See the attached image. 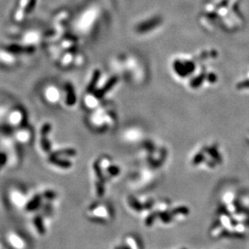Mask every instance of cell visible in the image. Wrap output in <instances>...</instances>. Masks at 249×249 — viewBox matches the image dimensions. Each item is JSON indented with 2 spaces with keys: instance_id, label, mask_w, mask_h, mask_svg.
<instances>
[{
  "instance_id": "6da1fadb",
  "label": "cell",
  "mask_w": 249,
  "mask_h": 249,
  "mask_svg": "<svg viewBox=\"0 0 249 249\" xmlns=\"http://www.w3.org/2000/svg\"><path fill=\"white\" fill-rule=\"evenodd\" d=\"M159 18H154V19H149L148 21H145L143 24H141L137 27V32L138 33H143L148 32V31L153 29V28L158 26V24L160 23Z\"/></svg>"
},
{
  "instance_id": "7a4b0ae2",
  "label": "cell",
  "mask_w": 249,
  "mask_h": 249,
  "mask_svg": "<svg viewBox=\"0 0 249 249\" xmlns=\"http://www.w3.org/2000/svg\"><path fill=\"white\" fill-rule=\"evenodd\" d=\"M176 63L175 69L179 74H185V73H188L189 72L194 71V65L192 62L180 61Z\"/></svg>"
},
{
  "instance_id": "3957f363",
  "label": "cell",
  "mask_w": 249,
  "mask_h": 249,
  "mask_svg": "<svg viewBox=\"0 0 249 249\" xmlns=\"http://www.w3.org/2000/svg\"><path fill=\"white\" fill-rule=\"evenodd\" d=\"M117 82L118 78L116 76H114L112 78H110L108 82L104 85V87L103 88L99 89V90H97L96 93H95V96L97 98H102V97L104 96V94L107 93L117 83Z\"/></svg>"
},
{
  "instance_id": "277c9868",
  "label": "cell",
  "mask_w": 249,
  "mask_h": 249,
  "mask_svg": "<svg viewBox=\"0 0 249 249\" xmlns=\"http://www.w3.org/2000/svg\"><path fill=\"white\" fill-rule=\"evenodd\" d=\"M8 52L16 53H32L35 51V48L32 46L28 47H23L20 45H10L6 48Z\"/></svg>"
},
{
  "instance_id": "5b68a950",
  "label": "cell",
  "mask_w": 249,
  "mask_h": 249,
  "mask_svg": "<svg viewBox=\"0 0 249 249\" xmlns=\"http://www.w3.org/2000/svg\"><path fill=\"white\" fill-rule=\"evenodd\" d=\"M100 71L99 70H96V71H94V73H93V76H92L91 80L89 82V85H88V87H87V92H93L95 89V87H96L97 83H98V81H99V77H100Z\"/></svg>"
},
{
  "instance_id": "8992f818",
  "label": "cell",
  "mask_w": 249,
  "mask_h": 249,
  "mask_svg": "<svg viewBox=\"0 0 249 249\" xmlns=\"http://www.w3.org/2000/svg\"><path fill=\"white\" fill-rule=\"evenodd\" d=\"M66 90L68 91V97H67V104L69 105H73L75 104L76 96L73 91V88L71 84L66 85Z\"/></svg>"
},
{
  "instance_id": "52a82bcc",
  "label": "cell",
  "mask_w": 249,
  "mask_h": 249,
  "mask_svg": "<svg viewBox=\"0 0 249 249\" xmlns=\"http://www.w3.org/2000/svg\"><path fill=\"white\" fill-rule=\"evenodd\" d=\"M36 3V0H29L28 5L25 7V12H26L27 14H29V13L33 12V10L35 7Z\"/></svg>"
},
{
  "instance_id": "ba28073f",
  "label": "cell",
  "mask_w": 249,
  "mask_h": 249,
  "mask_svg": "<svg viewBox=\"0 0 249 249\" xmlns=\"http://www.w3.org/2000/svg\"></svg>"
}]
</instances>
